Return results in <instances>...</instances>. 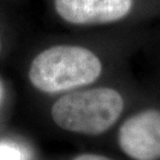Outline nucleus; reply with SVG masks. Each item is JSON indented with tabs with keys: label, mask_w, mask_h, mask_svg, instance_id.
Returning <instances> with one entry per match:
<instances>
[{
	"label": "nucleus",
	"mask_w": 160,
	"mask_h": 160,
	"mask_svg": "<svg viewBox=\"0 0 160 160\" xmlns=\"http://www.w3.org/2000/svg\"><path fill=\"white\" fill-rule=\"evenodd\" d=\"M102 72L100 59L86 48L58 45L42 51L30 65L28 77L41 92L55 94L88 85Z\"/></svg>",
	"instance_id": "obj_1"
},
{
	"label": "nucleus",
	"mask_w": 160,
	"mask_h": 160,
	"mask_svg": "<svg viewBox=\"0 0 160 160\" xmlns=\"http://www.w3.org/2000/svg\"><path fill=\"white\" fill-rule=\"evenodd\" d=\"M124 100L119 92L97 88L63 95L51 109V116L62 129L97 135L108 130L120 118Z\"/></svg>",
	"instance_id": "obj_2"
},
{
	"label": "nucleus",
	"mask_w": 160,
	"mask_h": 160,
	"mask_svg": "<svg viewBox=\"0 0 160 160\" xmlns=\"http://www.w3.org/2000/svg\"><path fill=\"white\" fill-rule=\"evenodd\" d=\"M119 145L134 160L160 159V110L147 109L124 122Z\"/></svg>",
	"instance_id": "obj_3"
},
{
	"label": "nucleus",
	"mask_w": 160,
	"mask_h": 160,
	"mask_svg": "<svg viewBox=\"0 0 160 160\" xmlns=\"http://www.w3.org/2000/svg\"><path fill=\"white\" fill-rule=\"evenodd\" d=\"M60 17L73 24H97L124 18L132 6V0H55Z\"/></svg>",
	"instance_id": "obj_4"
},
{
	"label": "nucleus",
	"mask_w": 160,
	"mask_h": 160,
	"mask_svg": "<svg viewBox=\"0 0 160 160\" xmlns=\"http://www.w3.org/2000/svg\"><path fill=\"white\" fill-rule=\"evenodd\" d=\"M0 160H22V153L11 143H0Z\"/></svg>",
	"instance_id": "obj_5"
},
{
	"label": "nucleus",
	"mask_w": 160,
	"mask_h": 160,
	"mask_svg": "<svg viewBox=\"0 0 160 160\" xmlns=\"http://www.w3.org/2000/svg\"><path fill=\"white\" fill-rule=\"evenodd\" d=\"M73 160H112V159L107 158L105 156L96 155V154H82L75 157Z\"/></svg>",
	"instance_id": "obj_6"
},
{
	"label": "nucleus",
	"mask_w": 160,
	"mask_h": 160,
	"mask_svg": "<svg viewBox=\"0 0 160 160\" xmlns=\"http://www.w3.org/2000/svg\"><path fill=\"white\" fill-rule=\"evenodd\" d=\"M3 96H4V85H3L2 80L0 79V104L3 100Z\"/></svg>",
	"instance_id": "obj_7"
},
{
	"label": "nucleus",
	"mask_w": 160,
	"mask_h": 160,
	"mask_svg": "<svg viewBox=\"0 0 160 160\" xmlns=\"http://www.w3.org/2000/svg\"><path fill=\"white\" fill-rule=\"evenodd\" d=\"M0 48H1V43H0Z\"/></svg>",
	"instance_id": "obj_8"
}]
</instances>
